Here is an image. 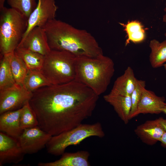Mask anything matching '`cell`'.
Segmentation results:
<instances>
[{
    "instance_id": "1",
    "label": "cell",
    "mask_w": 166,
    "mask_h": 166,
    "mask_svg": "<svg viewBox=\"0 0 166 166\" xmlns=\"http://www.w3.org/2000/svg\"><path fill=\"white\" fill-rule=\"evenodd\" d=\"M98 97L91 89L74 80L35 90L29 103L38 126L53 136L77 126L91 116Z\"/></svg>"
},
{
    "instance_id": "2",
    "label": "cell",
    "mask_w": 166,
    "mask_h": 166,
    "mask_svg": "<svg viewBox=\"0 0 166 166\" xmlns=\"http://www.w3.org/2000/svg\"><path fill=\"white\" fill-rule=\"evenodd\" d=\"M43 28L52 50L67 51L76 57H96L103 54L95 38L85 30L77 29L56 18Z\"/></svg>"
},
{
    "instance_id": "3",
    "label": "cell",
    "mask_w": 166,
    "mask_h": 166,
    "mask_svg": "<svg viewBox=\"0 0 166 166\" xmlns=\"http://www.w3.org/2000/svg\"><path fill=\"white\" fill-rule=\"evenodd\" d=\"M114 71L113 61L103 54L96 57H76L74 80L90 88L99 96L106 91Z\"/></svg>"
},
{
    "instance_id": "4",
    "label": "cell",
    "mask_w": 166,
    "mask_h": 166,
    "mask_svg": "<svg viewBox=\"0 0 166 166\" xmlns=\"http://www.w3.org/2000/svg\"><path fill=\"white\" fill-rule=\"evenodd\" d=\"M0 12V51L2 56L14 52L26 31L28 19L11 8L5 7Z\"/></svg>"
},
{
    "instance_id": "5",
    "label": "cell",
    "mask_w": 166,
    "mask_h": 166,
    "mask_svg": "<svg viewBox=\"0 0 166 166\" xmlns=\"http://www.w3.org/2000/svg\"><path fill=\"white\" fill-rule=\"evenodd\" d=\"M76 57L67 51L51 49L41 71L52 85L69 82L75 78Z\"/></svg>"
},
{
    "instance_id": "6",
    "label": "cell",
    "mask_w": 166,
    "mask_h": 166,
    "mask_svg": "<svg viewBox=\"0 0 166 166\" xmlns=\"http://www.w3.org/2000/svg\"><path fill=\"white\" fill-rule=\"evenodd\" d=\"M105 136L101 124L99 122L93 124H80L69 130L52 136L46 145L48 153L58 156L71 145L79 144L91 136L103 138Z\"/></svg>"
},
{
    "instance_id": "7",
    "label": "cell",
    "mask_w": 166,
    "mask_h": 166,
    "mask_svg": "<svg viewBox=\"0 0 166 166\" xmlns=\"http://www.w3.org/2000/svg\"><path fill=\"white\" fill-rule=\"evenodd\" d=\"M32 92L16 83L0 91V114L22 108L30 99Z\"/></svg>"
},
{
    "instance_id": "8",
    "label": "cell",
    "mask_w": 166,
    "mask_h": 166,
    "mask_svg": "<svg viewBox=\"0 0 166 166\" xmlns=\"http://www.w3.org/2000/svg\"><path fill=\"white\" fill-rule=\"evenodd\" d=\"M52 136L38 126L24 129L18 139L25 154H33L46 146Z\"/></svg>"
},
{
    "instance_id": "9",
    "label": "cell",
    "mask_w": 166,
    "mask_h": 166,
    "mask_svg": "<svg viewBox=\"0 0 166 166\" xmlns=\"http://www.w3.org/2000/svg\"><path fill=\"white\" fill-rule=\"evenodd\" d=\"M57 9L55 0H38L36 7L28 19L27 28L22 39L34 28L43 27L55 18Z\"/></svg>"
},
{
    "instance_id": "10",
    "label": "cell",
    "mask_w": 166,
    "mask_h": 166,
    "mask_svg": "<svg viewBox=\"0 0 166 166\" xmlns=\"http://www.w3.org/2000/svg\"><path fill=\"white\" fill-rule=\"evenodd\" d=\"M25 154L17 139L0 132V166L17 164L23 160Z\"/></svg>"
},
{
    "instance_id": "11",
    "label": "cell",
    "mask_w": 166,
    "mask_h": 166,
    "mask_svg": "<svg viewBox=\"0 0 166 166\" xmlns=\"http://www.w3.org/2000/svg\"><path fill=\"white\" fill-rule=\"evenodd\" d=\"M18 47L41 54L47 55L51 50L44 29L36 26L32 29L22 39Z\"/></svg>"
},
{
    "instance_id": "12",
    "label": "cell",
    "mask_w": 166,
    "mask_h": 166,
    "mask_svg": "<svg viewBox=\"0 0 166 166\" xmlns=\"http://www.w3.org/2000/svg\"><path fill=\"white\" fill-rule=\"evenodd\" d=\"M164 97H160L153 92L143 89L135 117L140 114H158L163 112L166 103Z\"/></svg>"
},
{
    "instance_id": "13",
    "label": "cell",
    "mask_w": 166,
    "mask_h": 166,
    "mask_svg": "<svg viewBox=\"0 0 166 166\" xmlns=\"http://www.w3.org/2000/svg\"><path fill=\"white\" fill-rule=\"evenodd\" d=\"M135 133L144 143L149 145L155 144L165 131L158 119L146 121L138 126Z\"/></svg>"
},
{
    "instance_id": "14",
    "label": "cell",
    "mask_w": 166,
    "mask_h": 166,
    "mask_svg": "<svg viewBox=\"0 0 166 166\" xmlns=\"http://www.w3.org/2000/svg\"><path fill=\"white\" fill-rule=\"evenodd\" d=\"M22 110V108L0 114V131L18 139L23 130L20 121Z\"/></svg>"
},
{
    "instance_id": "15",
    "label": "cell",
    "mask_w": 166,
    "mask_h": 166,
    "mask_svg": "<svg viewBox=\"0 0 166 166\" xmlns=\"http://www.w3.org/2000/svg\"><path fill=\"white\" fill-rule=\"evenodd\" d=\"M58 160L53 162L39 163V166H90L89 153L81 150L74 152H64Z\"/></svg>"
},
{
    "instance_id": "16",
    "label": "cell",
    "mask_w": 166,
    "mask_h": 166,
    "mask_svg": "<svg viewBox=\"0 0 166 166\" xmlns=\"http://www.w3.org/2000/svg\"><path fill=\"white\" fill-rule=\"evenodd\" d=\"M104 100L112 105L119 117L125 124L128 123L132 104L131 96H124L110 92L103 97Z\"/></svg>"
},
{
    "instance_id": "17",
    "label": "cell",
    "mask_w": 166,
    "mask_h": 166,
    "mask_svg": "<svg viewBox=\"0 0 166 166\" xmlns=\"http://www.w3.org/2000/svg\"><path fill=\"white\" fill-rule=\"evenodd\" d=\"M137 80L132 69L128 66L124 73L115 80L110 92L123 96H131Z\"/></svg>"
},
{
    "instance_id": "18",
    "label": "cell",
    "mask_w": 166,
    "mask_h": 166,
    "mask_svg": "<svg viewBox=\"0 0 166 166\" xmlns=\"http://www.w3.org/2000/svg\"><path fill=\"white\" fill-rule=\"evenodd\" d=\"M127 34V38L125 45L126 46L130 42L134 43L144 41L146 38L145 31L142 23L137 20L128 21L126 24L120 23Z\"/></svg>"
},
{
    "instance_id": "19",
    "label": "cell",
    "mask_w": 166,
    "mask_h": 166,
    "mask_svg": "<svg viewBox=\"0 0 166 166\" xmlns=\"http://www.w3.org/2000/svg\"><path fill=\"white\" fill-rule=\"evenodd\" d=\"M14 52L22 60L29 70L41 71L45 56L19 47L16 48Z\"/></svg>"
},
{
    "instance_id": "20",
    "label": "cell",
    "mask_w": 166,
    "mask_h": 166,
    "mask_svg": "<svg viewBox=\"0 0 166 166\" xmlns=\"http://www.w3.org/2000/svg\"><path fill=\"white\" fill-rule=\"evenodd\" d=\"M151 49L149 59L151 66L156 68L166 63V40L161 42L153 39L149 43Z\"/></svg>"
},
{
    "instance_id": "21",
    "label": "cell",
    "mask_w": 166,
    "mask_h": 166,
    "mask_svg": "<svg viewBox=\"0 0 166 166\" xmlns=\"http://www.w3.org/2000/svg\"><path fill=\"white\" fill-rule=\"evenodd\" d=\"M52 85L41 71L29 70L23 85L33 92L43 87Z\"/></svg>"
},
{
    "instance_id": "22",
    "label": "cell",
    "mask_w": 166,
    "mask_h": 166,
    "mask_svg": "<svg viewBox=\"0 0 166 166\" xmlns=\"http://www.w3.org/2000/svg\"><path fill=\"white\" fill-rule=\"evenodd\" d=\"M10 54L2 56L0 65V91L11 87L16 83L10 66Z\"/></svg>"
},
{
    "instance_id": "23",
    "label": "cell",
    "mask_w": 166,
    "mask_h": 166,
    "mask_svg": "<svg viewBox=\"0 0 166 166\" xmlns=\"http://www.w3.org/2000/svg\"><path fill=\"white\" fill-rule=\"evenodd\" d=\"M10 63L16 83L23 85L29 70L27 66L14 52L10 54Z\"/></svg>"
},
{
    "instance_id": "24",
    "label": "cell",
    "mask_w": 166,
    "mask_h": 166,
    "mask_svg": "<svg viewBox=\"0 0 166 166\" xmlns=\"http://www.w3.org/2000/svg\"><path fill=\"white\" fill-rule=\"evenodd\" d=\"M7 2L10 8L27 19L37 4L36 0H7Z\"/></svg>"
},
{
    "instance_id": "25",
    "label": "cell",
    "mask_w": 166,
    "mask_h": 166,
    "mask_svg": "<svg viewBox=\"0 0 166 166\" xmlns=\"http://www.w3.org/2000/svg\"><path fill=\"white\" fill-rule=\"evenodd\" d=\"M20 121L21 126L23 129L38 126L36 116L30 106L29 101L22 107Z\"/></svg>"
},
{
    "instance_id": "26",
    "label": "cell",
    "mask_w": 166,
    "mask_h": 166,
    "mask_svg": "<svg viewBox=\"0 0 166 166\" xmlns=\"http://www.w3.org/2000/svg\"><path fill=\"white\" fill-rule=\"evenodd\" d=\"M145 86V81L138 80L136 86L131 95L132 106L130 115V119L135 117V114L142 92Z\"/></svg>"
},
{
    "instance_id": "27",
    "label": "cell",
    "mask_w": 166,
    "mask_h": 166,
    "mask_svg": "<svg viewBox=\"0 0 166 166\" xmlns=\"http://www.w3.org/2000/svg\"><path fill=\"white\" fill-rule=\"evenodd\" d=\"M159 141L161 142V145L166 148V131H165L160 139Z\"/></svg>"
},
{
    "instance_id": "28",
    "label": "cell",
    "mask_w": 166,
    "mask_h": 166,
    "mask_svg": "<svg viewBox=\"0 0 166 166\" xmlns=\"http://www.w3.org/2000/svg\"><path fill=\"white\" fill-rule=\"evenodd\" d=\"M159 122L165 131H166V119L160 117L158 118Z\"/></svg>"
},
{
    "instance_id": "29",
    "label": "cell",
    "mask_w": 166,
    "mask_h": 166,
    "mask_svg": "<svg viewBox=\"0 0 166 166\" xmlns=\"http://www.w3.org/2000/svg\"><path fill=\"white\" fill-rule=\"evenodd\" d=\"M6 0H0V11H1L5 7L4 3Z\"/></svg>"
},
{
    "instance_id": "30",
    "label": "cell",
    "mask_w": 166,
    "mask_h": 166,
    "mask_svg": "<svg viewBox=\"0 0 166 166\" xmlns=\"http://www.w3.org/2000/svg\"><path fill=\"white\" fill-rule=\"evenodd\" d=\"M164 11L165 12V14L164 15L163 18V22L166 25V6L164 9Z\"/></svg>"
},
{
    "instance_id": "31",
    "label": "cell",
    "mask_w": 166,
    "mask_h": 166,
    "mask_svg": "<svg viewBox=\"0 0 166 166\" xmlns=\"http://www.w3.org/2000/svg\"><path fill=\"white\" fill-rule=\"evenodd\" d=\"M163 113H164V114H165L166 115V104H165V105L164 107L163 110Z\"/></svg>"
},
{
    "instance_id": "32",
    "label": "cell",
    "mask_w": 166,
    "mask_h": 166,
    "mask_svg": "<svg viewBox=\"0 0 166 166\" xmlns=\"http://www.w3.org/2000/svg\"><path fill=\"white\" fill-rule=\"evenodd\" d=\"M163 66H164V69L166 72V63H165L164 64Z\"/></svg>"
},
{
    "instance_id": "33",
    "label": "cell",
    "mask_w": 166,
    "mask_h": 166,
    "mask_svg": "<svg viewBox=\"0 0 166 166\" xmlns=\"http://www.w3.org/2000/svg\"><path fill=\"white\" fill-rule=\"evenodd\" d=\"M164 35H165V36L166 37V32L164 34Z\"/></svg>"
}]
</instances>
